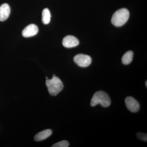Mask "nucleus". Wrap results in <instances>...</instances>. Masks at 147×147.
<instances>
[{
    "instance_id": "f257e3e1",
    "label": "nucleus",
    "mask_w": 147,
    "mask_h": 147,
    "mask_svg": "<svg viewBox=\"0 0 147 147\" xmlns=\"http://www.w3.org/2000/svg\"><path fill=\"white\" fill-rule=\"evenodd\" d=\"M111 100L109 95L102 91H99L95 93L91 101L90 105L94 107L100 104L104 108L109 107L111 104Z\"/></svg>"
},
{
    "instance_id": "f03ea898",
    "label": "nucleus",
    "mask_w": 147,
    "mask_h": 147,
    "mask_svg": "<svg viewBox=\"0 0 147 147\" xmlns=\"http://www.w3.org/2000/svg\"><path fill=\"white\" fill-rule=\"evenodd\" d=\"M46 85L49 93L51 95L55 96L62 90L63 84L59 78L53 75L51 79H47Z\"/></svg>"
},
{
    "instance_id": "7ed1b4c3",
    "label": "nucleus",
    "mask_w": 147,
    "mask_h": 147,
    "mask_svg": "<svg viewBox=\"0 0 147 147\" xmlns=\"http://www.w3.org/2000/svg\"><path fill=\"white\" fill-rule=\"evenodd\" d=\"M129 16V11L127 9H121L113 14L111 22L115 26H122L128 21Z\"/></svg>"
},
{
    "instance_id": "20e7f679",
    "label": "nucleus",
    "mask_w": 147,
    "mask_h": 147,
    "mask_svg": "<svg viewBox=\"0 0 147 147\" xmlns=\"http://www.w3.org/2000/svg\"><path fill=\"white\" fill-rule=\"evenodd\" d=\"M74 60L79 66L85 67L88 66L92 63V59L88 55L84 54H78L74 57Z\"/></svg>"
},
{
    "instance_id": "39448f33",
    "label": "nucleus",
    "mask_w": 147,
    "mask_h": 147,
    "mask_svg": "<svg viewBox=\"0 0 147 147\" xmlns=\"http://www.w3.org/2000/svg\"><path fill=\"white\" fill-rule=\"evenodd\" d=\"M125 103L127 109L132 113H137L140 109L139 102L131 96H128L125 98Z\"/></svg>"
},
{
    "instance_id": "423d86ee",
    "label": "nucleus",
    "mask_w": 147,
    "mask_h": 147,
    "mask_svg": "<svg viewBox=\"0 0 147 147\" xmlns=\"http://www.w3.org/2000/svg\"><path fill=\"white\" fill-rule=\"evenodd\" d=\"M63 45L66 48H72L79 45L78 39L73 36H67L64 38L63 40Z\"/></svg>"
},
{
    "instance_id": "0eeeda50",
    "label": "nucleus",
    "mask_w": 147,
    "mask_h": 147,
    "mask_svg": "<svg viewBox=\"0 0 147 147\" xmlns=\"http://www.w3.org/2000/svg\"><path fill=\"white\" fill-rule=\"evenodd\" d=\"M38 31V28L36 25L32 24L29 25L23 30L22 35L24 37H30L36 35Z\"/></svg>"
},
{
    "instance_id": "6e6552de",
    "label": "nucleus",
    "mask_w": 147,
    "mask_h": 147,
    "mask_svg": "<svg viewBox=\"0 0 147 147\" xmlns=\"http://www.w3.org/2000/svg\"><path fill=\"white\" fill-rule=\"evenodd\" d=\"M10 8L8 4H3L0 6V21H4L8 18L10 15Z\"/></svg>"
},
{
    "instance_id": "1a4fd4ad",
    "label": "nucleus",
    "mask_w": 147,
    "mask_h": 147,
    "mask_svg": "<svg viewBox=\"0 0 147 147\" xmlns=\"http://www.w3.org/2000/svg\"><path fill=\"white\" fill-rule=\"evenodd\" d=\"M52 132V130L50 129H45L40 131L35 135L34 140L36 142H40L45 140L51 136Z\"/></svg>"
},
{
    "instance_id": "9d476101",
    "label": "nucleus",
    "mask_w": 147,
    "mask_h": 147,
    "mask_svg": "<svg viewBox=\"0 0 147 147\" xmlns=\"http://www.w3.org/2000/svg\"><path fill=\"white\" fill-rule=\"evenodd\" d=\"M133 57V53L131 51L126 52L122 58V61L125 65H128L131 62Z\"/></svg>"
},
{
    "instance_id": "9b49d317",
    "label": "nucleus",
    "mask_w": 147,
    "mask_h": 147,
    "mask_svg": "<svg viewBox=\"0 0 147 147\" xmlns=\"http://www.w3.org/2000/svg\"><path fill=\"white\" fill-rule=\"evenodd\" d=\"M51 19V14L50 10L47 8H45L42 11V23L45 25L49 24Z\"/></svg>"
},
{
    "instance_id": "f8f14e48",
    "label": "nucleus",
    "mask_w": 147,
    "mask_h": 147,
    "mask_svg": "<svg viewBox=\"0 0 147 147\" xmlns=\"http://www.w3.org/2000/svg\"><path fill=\"white\" fill-rule=\"evenodd\" d=\"M69 146V143L67 141H61V142L56 143L55 144L52 146V147H67Z\"/></svg>"
},
{
    "instance_id": "ddd939ff",
    "label": "nucleus",
    "mask_w": 147,
    "mask_h": 147,
    "mask_svg": "<svg viewBox=\"0 0 147 147\" xmlns=\"http://www.w3.org/2000/svg\"><path fill=\"white\" fill-rule=\"evenodd\" d=\"M137 136L138 139L144 142H147V136L146 134L138 132L137 134Z\"/></svg>"
},
{
    "instance_id": "4468645a",
    "label": "nucleus",
    "mask_w": 147,
    "mask_h": 147,
    "mask_svg": "<svg viewBox=\"0 0 147 147\" xmlns=\"http://www.w3.org/2000/svg\"><path fill=\"white\" fill-rule=\"evenodd\" d=\"M146 87H147V81L146 82Z\"/></svg>"
}]
</instances>
